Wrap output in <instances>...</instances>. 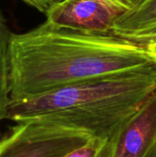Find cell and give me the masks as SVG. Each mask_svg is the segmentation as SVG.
I'll return each mask as SVG.
<instances>
[{"mask_svg": "<svg viewBox=\"0 0 156 157\" xmlns=\"http://www.w3.org/2000/svg\"><path fill=\"white\" fill-rule=\"evenodd\" d=\"M8 63L11 99L156 67L140 43L112 32L72 30L47 20L25 33H12Z\"/></svg>", "mask_w": 156, "mask_h": 157, "instance_id": "obj_1", "label": "cell"}, {"mask_svg": "<svg viewBox=\"0 0 156 157\" xmlns=\"http://www.w3.org/2000/svg\"><path fill=\"white\" fill-rule=\"evenodd\" d=\"M156 92V67L65 86L38 96L11 99L6 120L47 118L111 138Z\"/></svg>", "mask_w": 156, "mask_h": 157, "instance_id": "obj_2", "label": "cell"}, {"mask_svg": "<svg viewBox=\"0 0 156 157\" xmlns=\"http://www.w3.org/2000/svg\"><path fill=\"white\" fill-rule=\"evenodd\" d=\"M94 135L38 117L20 121L0 138V157H63Z\"/></svg>", "mask_w": 156, "mask_h": 157, "instance_id": "obj_3", "label": "cell"}, {"mask_svg": "<svg viewBox=\"0 0 156 157\" xmlns=\"http://www.w3.org/2000/svg\"><path fill=\"white\" fill-rule=\"evenodd\" d=\"M123 13L100 0H62L45 14L53 25L77 31L109 33L117 17Z\"/></svg>", "mask_w": 156, "mask_h": 157, "instance_id": "obj_4", "label": "cell"}, {"mask_svg": "<svg viewBox=\"0 0 156 157\" xmlns=\"http://www.w3.org/2000/svg\"><path fill=\"white\" fill-rule=\"evenodd\" d=\"M156 149V92L120 129L114 157H151Z\"/></svg>", "mask_w": 156, "mask_h": 157, "instance_id": "obj_5", "label": "cell"}, {"mask_svg": "<svg viewBox=\"0 0 156 157\" xmlns=\"http://www.w3.org/2000/svg\"><path fill=\"white\" fill-rule=\"evenodd\" d=\"M156 26V0H134L112 26V33L132 40Z\"/></svg>", "mask_w": 156, "mask_h": 157, "instance_id": "obj_6", "label": "cell"}, {"mask_svg": "<svg viewBox=\"0 0 156 157\" xmlns=\"http://www.w3.org/2000/svg\"><path fill=\"white\" fill-rule=\"evenodd\" d=\"M12 32L10 31L3 12L0 10V125L6 120L7 109L10 104L9 63L8 52ZM1 134V132H0Z\"/></svg>", "mask_w": 156, "mask_h": 157, "instance_id": "obj_7", "label": "cell"}, {"mask_svg": "<svg viewBox=\"0 0 156 157\" xmlns=\"http://www.w3.org/2000/svg\"><path fill=\"white\" fill-rule=\"evenodd\" d=\"M117 135L118 133L111 138L93 136L86 144L63 157H114Z\"/></svg>", "mask_w": 156, "mask_h": 157, "instance_id": "obj_8", "label": "cell"}, {"mask_svg": "<svg viewBox=\"0 0 156 157\" xmlns=\"http://www.w3.org/2000/svg\"><path fill=\"white\" fill-rule=\"evenodd\" d=\"M30 6L38 9L40 12L46 13L54 4L62 0H22Z\"/></svg>", "mask_w": 156, "mask_h": 157, "instance_id": "obj_9", "label": "cell"}, {"mask_svg": "<svg viewBox=\"0 0 156 157\" xmlns=\"http://www.w3.org/2000/svg\"><path fill=\"white\" fill-rule=\"evenodd\" d=\"M131 40L137 43H140L142 45H146L148 43L156 42V26L148 29L147 31L138 35Z\"/></svg>", "mask_w": 156, "mask_h": 157, "instance_id": "obj_10", "label": "cell"}, {"mask_svg": "<svg viewBox=\"0 0 156 157\" xmlns=\"http://www.w3.org/2000/svg\"><path fill=\"white\" fill-rule=\"evenodd\" d=\"M100 1L124 12L131 7L134 0H100Z\"/></svg>", "mask_w": 156, "mask_h": 157, "instance_id": "obj_11", "label": "cell"}, {"mask_svg": "<svg viewBox=\"0 0 156 157\" xmlns=\"http://www.w3.org/2000/svg\"><path fill=\"white\" fill-rule=\"evenodd\" d=\"M146 47L148 52L150 53V55L154 59L156 62V42H152V43H148L146 45H143Z\"/></svg>", "mask_w": 156, "mask_h": 157, "instance_id": "obj_12", "label": "cell"}, {"mask_svg": "<svg viewBox=\"0 0 156 157\" xmlns=\"http://www.w3.org/2000/svg\"><path fill=\"white\" fill-rule=\"evenodd\" d=\"M151 157H156V149H155V151H154V153L153 154V155Z\"/></svg>", "mask_w": 156, "mask_h": 157, "instance_id": "obj_13", "label": "cell"}]
</instances>
